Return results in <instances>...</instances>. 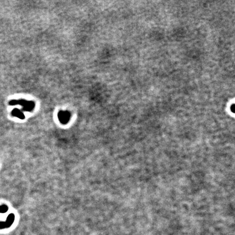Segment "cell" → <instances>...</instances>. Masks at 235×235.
I'll list each match as a JSON object with an SVG mask.
<instances>
[{
    "instance_id": "1",
    "label": "cell",
    "mask_w": 235,
    "mask_h": 235,
    "mask_svg": "<svg viewBox=\"0 0 235 235\" xmlns=\"http://www.w3.org/2000/svg\"><path fill=\"white\" fill-rule=\"evenodd\" d=\"M9 104L11 106H14L16 104H20L23 106V109L25 111H31L35 107V104L32 101H26L25 100H12L9 101Z\"/></svg>"
},
{
    "instance_id": "2",
    "label": "cell",
    "mask_w": 235,
    "mask_h": 235,
    "mask_svg": "<svg viewBox=\"0 0 235 235\" xmlns=\"http://www.w3.org/2000/svg\"><path fill=\"white\" fill-rule=\"evenodd\" d=\"M70 114L67 111H61L59 112V120L62 124H67L70 120Z\"/></svg>"
},
{
    "instance_id": "3",
    "label": "cell",
    "mask_w": 235,
    "mask_h": 235,
    "mask_svg": "<svg viewBox=\"0 0 235 235\" xmlns=\"http://www.w3.org/2000/svg\"><path fill=\"white\" fill-rule=\"evenodd\" d=\"M14 219H15V216L14 214L13 213L10 214L9 216L7 217V219L6 220L5 222H4L5 223V228L6 227H9L10 226L12 225V224L13 223L14 221Z\"/></svg>"
},
{
    "instance_id": "4",
    "label": "cell",
    "mask_w": 235,
    "mask_h": 235,
    "mask_svg": "<svg viewBox=\"0 0 235 235\" xmlns=\"http://www.w3.org/2000/svg\"><path fill=\"white\" fill-rule=\"evenodd\" d=\"M12 114L13 116L14 117H16L19 118L20 119H23L25 118V115L23 114V112L20 111L19 109H14L13 110L12 112Z\"/></svg>"
},
{
    "instance_id": "5",
    "label": "cell",
    "mask_w": 235,
    "mask_h": 235,
    "mask_svg": "<svg viewBox=\"0 0 235 235\" xmlns=\"http://www.w3.org/2000/svg\"><path fill=\"white\" fill-rule=\"evenodd\" d=\"M8 206L5 205L0 206V213H5L8 211Z\"/></svg>"
}]
</instances>
